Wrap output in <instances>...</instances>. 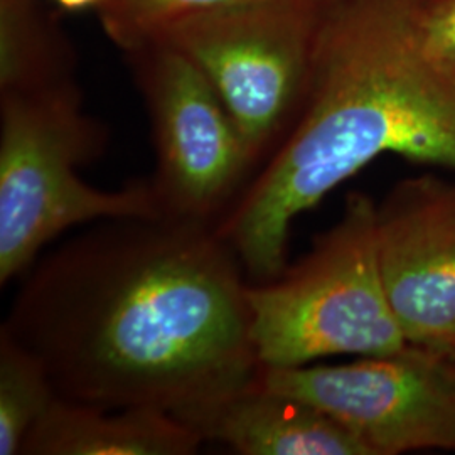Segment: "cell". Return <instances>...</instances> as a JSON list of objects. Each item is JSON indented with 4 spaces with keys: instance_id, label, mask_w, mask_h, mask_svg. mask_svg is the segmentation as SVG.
Listing matches in <instances>:
<instances>
[{
    "instance_id": "ba28073f",
    "label": "cell",
    "mask_w": 455,
    "mask_h": 455,
    "mask_svg": "<svg viewBox=\"0 0 455 455\" xmlns=\"http://www.w3.org/2000/svg\"><path fill=\"white\" fill-rule=\"evenodd\" d=\"M378 255L391 310L410 344L455 358V180H398L376 204Z\"/></svg>"
},
{
    "instance_id": "277c9868",
    "label": "cell",
    "mask_w": 455,
    "mask_h": 455,
    "mask_svg": "<svg viewBox=\"0 0 455 455\" xmlns=\"http://www.w3.org/2000/svg\"><path fill=\"white\" fill-rule=\"evenodd\" d=\"M376 204L349 193L339 220L280 275L248 282L250 336L263 368H293L338 355L378 356L408 342L387 299Z\"/></svg>"
},
{
    "instance_id": "3957f363",
    "label": "cell",
    "mask_w": 455,
    "mask_h": 455,
    "mask_svg": "<svg viewBox=\"0 0 455 455\" xmlns=\"http://www.w3.org/2000/svg\"><path fill=\"white\" fill-rule=\"evenodd\" d=\"M0 285L24 275L71 228L120 218H164L150 180L97 189L78 176L107 135L82 112L69 82L2 93Z\"/></svg>"
},
{
    "instance_id": "4fadbf2b",
    "label": "cell",
    "mask_w": 455,
    "mask_h": 455,
    "mask_svg": "<svg viewBox=\"0 0 455 455\" xmlns=\"http://www.w3.org/2000/svg\"><path fill=\"white\" fill-rule=\"evenodd\" d=\"M240 2L246 0H105L100 5L105 31L120 46L139 52L182 19Z\"/></svg>"
},
{
    "instance_id": "2e32d148",
    "label": "cell",
    "mask_w": 455,
    "mask_h": 455,
    "mask_svg": "<svg viewBox=\"0 0 455 455\" xmlns=\"http://www.w3.org/2000/svg\"><path fill=\"white\" fill-rule=\"evenodd\" d=\"M327 4H334V2H338V0H324Z\"/></svg>"
},
{
    "instance_id": "5bb4252c",
    "label": "cell",
    "mask_w": 455,
    "mask_h": 455,
    "mask_svg": "<svg viewBox=\"0 0 455 455\" xmlns=\"http://www.w3.org/2000/svg\"><path fill=\"white\" fill-rule=\"evenodd\" d=\"M417 19L428 48L455 58V0H417Z\"/></svg>"
},
{
    "instance_id": "9a60e30c",
    "label": "cell",
    "mask_w": 455,
    "mask_h": 455,
    "mask_svg": "<svg viewBox=\"0 0 455 455\" xmlns=\"http://www.w3.org/2000/svg\"><path fill=\"white\" fill-rule=\"evenodd\" d=\"M58 2H60V5H63L65 9L75 11V9H82V7L92 5V4H101V2H105V0H58Z\"/></svg>"
},
{
    "instance_id": "5b68a950",
    "label": "cell",
    "mask_w": 455,
    "mask_h": 455,
    "mask_svg": "<svg viewBox=\"0 0 455 455\" xmlns=\"http://www.w3.org/2000/svg\"><path fill=\"white\" fill-rule=\"evenodd\" d=\"M329 5L246 0L182 19L154 46L180 51L204 73L255 165L291 131L302 108Z\"/></svg>"
},
{
    "instance_id": "30bf717a",
    "label": "cell",
    "mask_w": 455,
    "mask_h": 455,
    "mask_svg": "<svg viewBox=\"0 0 455 455\" xmlns=\"http://www.w3.org/2000/svg\"><path fill=\"white\" fill-rule=\"evenodd\" d=\"M203 443L163 410L98 407L58 396L20 455H191Z\"/></svg>"
},
{
    "instance_id": "7a4b0ae2",
    "label": "cell",
    "mask_w": 455,
    "mask_h": 455,
    "mask_svg": "<svg viewBox=\"0 0 455 455\" xmlns=\"http://www.w3.org/2000/svg\"><path fill=\"white\" fill-rule=\"evenodd\" d=\"M385 154L455 172V58L423 41L417 0H338L291 131L216 223L250 282L280 275L297 216Z\"/></svg>"
},
{
    "instance_id": "9c48e42d",
    "label": "cell",
    "mask_w": 455,
    "mask_h": 455,
    "mask_svg": "<svg viewBox=\"0 0 455 455\" xmlns=\"http://www.w3.org/2000/svg\"><path fill=\"white\" fill-rule=\"evenodd\" d=\"M203 442L242 455H371L325 411L265 387L257 376L242 390L180 419Z\"/></svg>"
},
{
    "instance_id": "52a82bcc",
    "label": "cell",
    "mask_w": 455,
    "mask_h": 455,
    "mask_svg": "<svg viewBox=\"0 0 455 455\" xmlns=\"http://www.w3.org/2000/svg\"><path fill=\"white\" fill-rule=\"evenodd\" d=\"M139 78L152 118L150 178L164 218L216 225L253 163L223 100L197 66L169 46L142 49Z\"/></svg>"
},
{
    "instance_id": "8992f818",
    "label": "cell",
    "mask_w": 455,
    "mask_h": 455,
    "mask_svg": "<svg viewBox=\"0 0 455 455\" xmlns=\"http://www.w3.org/2000/svg\"><path fill=\"white\" fill-rule=\"evenodd\" d=\"M261 383L325 411L371 455L455 452V358L417 344L344 364L260 368Z\"/></svg>"
},
{
    "instance_id": "7c38bea8",
    "label": "cell",
    "mask_w": 455,
    "mask_h": 455,
    "mask_svg": "<svg viewBox=\"0 0 455 455\" xmlns=\"http://www.w3.org/2000/svg\"><path fill=\"white\" fill-rule=\"evenodd\" d=\"M26 0H0V90L31 92L68 82L39 43Z\"/></svg>"
},
{
    "instance_id": "8fae6325",
    "label": "cell",
    "mask_w": 455,
    "mask_h": 455,
    "mask_svg": "<svg viewBox=\"0 0 455 455\" xmlns=\"http://www.w3.org/2000/svg\"><path fill=\"white\" fill-rule=\"evenodd\" d=\"M56 400L43 361L0 331V455H20L34 425Z\"/></svg>"
},
{
    "instance_id": "6da1fadb",
    "label": "cell",
    "mask_w": 455,
    "mask_h": 455,
    "mask_svg": "<svg viewBox=\"0 0 455 455\" xmlns=\"http://www.w3.org/2000/svg\"><path fill=\"white\" fill-rule=\"evenodd\" d=\"M22 278L0 331L43 361L60 398L180 420L260 373L243 265L216 225L98 221Z\"/></svg>"
}]
</instances>
